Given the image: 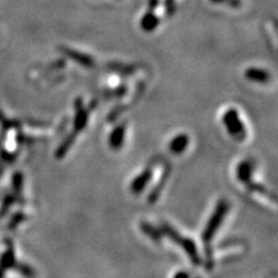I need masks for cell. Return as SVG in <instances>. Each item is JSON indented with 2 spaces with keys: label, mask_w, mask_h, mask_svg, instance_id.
<instances>
[{
  "label": "cell",
  "mask_w": 278,
  "mask_h": 278,
  "mask_svg": "<svg viewBox=\"0 0 278 278\" xmlns=\"http://www.w3.org/2000/svg\"><path fill=\"white\" fill-rule=\"evenodd\" d=\"M244 77L249 81L259 84H265L270 80V75L265 70L260 68H249L244 72Z\"/></svg>",
  "instance_id": "7"
},
{
  "label": "cell",
  "mask_w": 278,
  "mask_h": 278,
  "mask_svg": "<svg viewBox=\"0 0 278 278\" xmlns=\"http://www.w3.org/2000/svg\"><path fill=\"white\" fill-rule=\"evenodd\" d=\"M169 173H171V166L166 164L162 168L160 176H154L156 175V161H152L150 165H147L146 167L143 169L141 173H139L137 176L130 183V190H131L132 194L135 195H140L151 183L154 182V186L151 189L149 196H147V201H150L151 203L156 202L159 198L160 192L164 189L165 183L167 182Z\"/></svg>",
  "instance_id": "1"
},
{
  "label": "cell",
  "mask_w": 278,
  "mask_h": 278,
  "mask_svg": "<svg viewBox=\"0 0 278 278\" xmlns=\"http://www.w3.org/2000/svg\"><path fill=\"white\" fill-rule=\"evenodd\" d=\"M223 123L227 130L228 135L233 137L235 140L243 141L247 137L246 126L243 123V121L239 117L237 109H228L224 114Z\"/></svg>",
  "instance_id": "3"
},
{
  "label": "cell",
  "mask_w": 278,
  "mask_h": 278,
  "mask_svg": "<svg viewBox=\"0 0 278 278\" xmlns=\"http://www.w3.org/2000/svg\"><path fill=\"white\" fill-rule=\"evenodd\" d=\"M160 19L158 15H156L152 11H149L146 14L144 15L143 19L140 21V27L144 32L146 33H152L153 30L156 29V27L159 26Z\"/></svg>",
  "instance_id": "8"
},
{
  "label": "cell",
  "mask_w": 278,
  "mask_h": 278,
  "mask_svg": "<svg viewBox=\"0 0 278 278\" xmlns=\"http://www.w3.org/2000/svg\"><path fill=\"white\" fill-rule=\"evenodd\" d=\"M229 208V203L226 199H222L217 203V208H214V212L212 213V216L210 217L208 222L205 226L203 235H202V239H203V243H204V250H205V262H207V265L208 268H211L213 265V250L212 247H211V243H212V240L214 238V235L217 234V231L220 228L222 224L225 219L226 214L228 212Z\"/></svg>",
  "instance_id": "2"
},
{
  "label": "cell",
  "mask_w": 278,
  "mask_h": 278,
  "mask_svg": "<svg viewBox=\"0 0 278 278\" xmlns=\"http://www.w3.org/2000/svg\"><path fill=\"white\" fill-rule=\"evenodd\" d=\"M173 278H191V276L188 271H177V273H175Z\"/></svg>",
  "instance_id": "9"
},
{
  "label": "cell",
  "mask_w": 278,
  "mask_h": 278,
  "mask_svg": "<svg viewBox=\"0 0 278 278\" xmlns=\"http://www.w3.org/2000/svg\"><path fill=\"white\" fill-rule=\"evenodd\" d=\"M189 145V136L186 134H180L172 139L169 143V151L174 156H181L187 150Z\"/></svg>",
  "instance_id": "6"
},
{
  "label": "cell",
  "mask_w": 278,
  "mask_h": 278,
  "mask_svg": "<svg viewBox=\"0 0 278 278\" xmlns=\"http://www.w3.org/2000/svg\"><path fill=\"white\" fill-rule=\"evenodd\" d=\"M125 132H126V128L125 124H120L115 128L113 131L110 132L109 135V146L113 150H120L121 147L123 146L125 140Z\"/></svg>",
  "instance_id": "5"
},
{
  "label": "cell",
  "mask_w": 278,
  "mask_h": 278,
  "mask_svg": "<svg viewBox=\"0 0 278 278\" xmlns=\"http://www.w3.org/2000/svg\"><path fill=\"white\" fill-rule=\"evenodd\" d=\"M63 53H65L66 57H69L70 59L74 60L75 63H78L80 66H84V68L87 69H92L94 66V59L92 57L86 55V53L80 52V51L70 49V48H63L62 49Z\"/></svg>",
  "instance_id": "4"
}]
</instances>
